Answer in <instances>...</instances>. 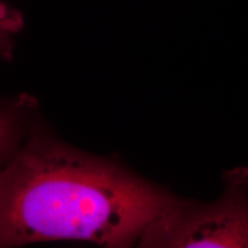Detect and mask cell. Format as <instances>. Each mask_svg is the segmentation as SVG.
I'll list each match as a JSON object with an SVG mask.
<instances>
[{
  "mask_svg": "<svg viewBox=\"0 0 248 248\" xmlns=\"http://www.w3.org/2000/svg\"><path fill=\"white\" fill-rule=\"evenodd\" d=\"M32 111L28 99L0 107V168L17 153L29 136L35 125Z\"/></svg>",
  "mask_w": 248,
  "mask_h": 248,
  "instance_id": "cell-3",
  "label": "cell"
},
{
  "mask_svg": "<svg viewBox=\"0 0 248 248\" xmlns=\"http://www.w3.org/2000/svg\"><path fill=\"white\" fill-rule=\"evenodd\" d=\"M222 182L223 193L212 202L176 197L138 246L247 248L248 166L223 171Z\"/></svg>",
  "mask_w": 248,
  "mask_h": 248,
  "instance_id": "cell-2",
  "label": "cell"
},
{
  "mask_svg": "<svg viewBox=\"0 0 248 248\" xmlns=\"http://www.w3.org/2000/svg\"><path fill=\"white\" fill-rule=\"evenodd\" d=\"M175 198L119 161L77 150L35 124L0 168V248L58 240L131 247Z\"/></svg>",
  "mask_w": 248,
  "mask_h": 248,
  "instance_id": "cell-1",
  "label": "cell"
},
{
  "mask_svg": "<svg viewBox=\"0 0 248 248\" xmlns=\"http://www.w3.org/2000/svg\"><path fill=\"white\" fill-rule=\"evenodd\" d=\"M23 16L16 8L0 1V60H11L15 36L22 30Z\"/></svg>",
  "mask_w": 248,
  "mask_h": 248,
  "instance_id": "cell-4",
  "label": "cell"
}]
</instances>
